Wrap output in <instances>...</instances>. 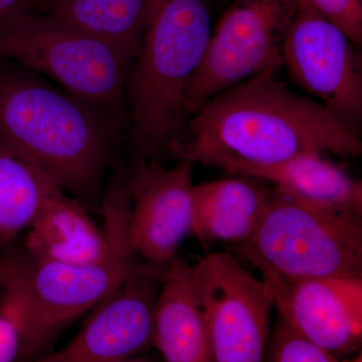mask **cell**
I'll list each match as a JSON object with an SVG mask.
<instances>
[{"label":"cell","mask_w":362,"mask_h":362,"mask_svg":"<svg viewBox=\"0 0 362 362\" xmlns=\"http://www.w3.org/2000/svg\"><path fill=\"white\" fill-rule=\"evenodd\" d=\"M192 266L175 257L162 273L154 346L168 362H213L204 317L195 298Z\"/></svg>","instance_id":"cell-15"},{"label":"cell","mask_w":362,"mask_h":362,"mask_svg":"<svg viewBox=\"0 0 362 362\" xmlns=\"http://www.w3.org/2000/svg\"><path fill=\"white\" fill-rule=\"evenodd\" d=\"M213 28L211 0H152L125 89L131 139L140 156L168 158L187 122L185 92Z\"/></svg>","instance_id":"cell-3"},{"label":"cell","mask_w":362,"mask_h":362,"mask_svg":"<svg viewBox=\"0 0 362 362\" xmlns=\"http://www.w3.org/2000/svg\"><path fill=\"white\" fill-rule=\"evenodd\" d=\"M264 361L333 362L339 361L321 349L296 326L278 314L273 332L269 338Z\"/></svg>","instance_id":"cell-20"},{"label":"cell","mask_w":362,"mask_h":362,"mask_svg":"<svg viewBox=\"0 0 362 362\" xmlns=\"http://www.w3.org/2000/svg\"><path fill=\"white\" fill-rule=\"evenodd\" d=\"M358 45L305 0H299L282 49V66L307 96L358 129L362 59Z\"/></svg>","instance_id":"cell-9"},{"label":"cell","mask_w":362,"mask_h":362,"mask_svg":"<svg viewBox=\"0 0 362 362\" xmlns=\"http://www.w3.org/2000/svg\"><path fill=\"white\" fill-rule=\"evenodd\" d=\"M176 162L168 168L161 160L140 156L128 173L131 243L143 262L161 273L192 233L194 163Z\"/></svg>","instance_id":"cell-11"},{"label":"cell","mask_w":362,"mask_h":362,"mask_svg":"<svg viewBox=\"0 0 362 362\" xmlns=\"http://www.w3.org/2000/svg\"><path fill=\"white\" fill-rule=\"evenodd\" d=\"M161 272L144 262L97 305L77 337L44 362H122L154 346Z\"/></svg>","instance_id":"cell-10"},{"label":"cell","mask_w":362,"mask_h":362,"mask_svg":"<svg viewBox=\"0 0 362 362\" xmlns=\"http://www.w3.org/2000/svg\"><path fill=\"white\" fill-rule=\"evenodd\" d=\"M273 307L338 361L361 352L362 276L286 280L262 274Z\"/></svg>","instance_id":"cell-12"},{"label":"cell","mask_w":362,"mask_h":362,"mask_svg":"<svg viewBox=\"0 0 362 362\" xmlns=\"http://www.w3.org/2000/svg\"><path fill=\"white\" fill-rule=\"evenodd\" d=\"M235 247L261 274L286 280L362 276V214L317 209L273 187L256 230Z\"/></svg>","instance_id":"cell-4"},{"label":"cell","mask_w":362,"mask_h":362,"mask_svg":"<svg viewBox=\"0 0 362 362\" xmlns=\"http://www.w3.org/2000/svg\"><path fill=\"white\" fill-rule=\"evenodd\" d=\"M299 0H232L213 28L201 66L185 92L188 118L221 90L282 68V49Z\"/></svg>","instance_id":"cell-7"},{"label":"cell","mask_w":362,"mask_h":362,"mask_svg":"<svg viewBox=\"0 0 362 362\" xmlns=\"http://www.w3.org/2000/svg\"><path fill=\"white\" fill-rule=\"evenodd\" d=\"M28 230L23 247L30 259L82 265L100 261L109 250L105 228L64 192L47 201Z\"/></svg>","instance_id":"cell-17"},{"label":"cell","mask_w":362,"mask_h":362,"mask_svg":"<svg viewBox=\"0 0 362 362\" xmlns=\"http://www.w3.org/2000/svg\"><path fill=\"white\" fill-rule=\"evenodd\" d=\"M42 0H0V30L9 23L33 11Z\"/></svg>","instance_id":"cell-22"},{"label":"cell","mask_w":362,"mask_h":362,"mask_svg":"<svg viewBox=\"0 0 362 362\" xmlns=\"http://www.w3.org/2000/svg\"><path fill=\"white\" fill-rule=\"evenodd\" d=\"M273 187L247 175L211 181L192 188V235L202 245L249 239L270 204Z\"/></svg>","instance_id":"cell-13"},{"label":"cell","mask_w":362,"mask_h":362,"mask_svg":"<svg viewBox=\"0 0 362 362\" xmlns=\"http://www.w3.org/2000/svg\"><path fill=\"white\" fill-rule=\"evenodd\" d=\"M65 192L32 162L0 148V251L28 230L49 199Z\"/></svg>","instance_id":"cell-18"},{"label":"cell","mask_w":362,"mask_h":362,"mask_svg":"<svg viewBox=\"0 0 362 362\" xmlns=\"http://www.w3.org/2000/svg\"><path fill=\"white\" fill-rule=\"evenodd\" d=\"M47 13L125 49L134 57L152 0H47Z\"/></svg>","instance_id":"cell-19"},{"label":"cell","mask_w":362,"mask_h":362,"mask_svg":"<svg viewBox=\"0 0 362 362\" xmlns=\"http://www.w3.org/2000/svg\"><path fill=\"white\" fill-rule=\"evenodd\" d=\"M128 173H114L104 199V228L109 250L94 263L71 265L30 259L33 294L49 337L115 291L143 259L129 235Z\"/></svg>","instance_id":"cell-6"},{"label":"cell","mask_w":362,"mask_h":362,"mask_svg":"<svg viewBox=\"0 0 362 362\" xmlns=\"http://www.w3.org/2000/svg\"><path fill=\"white\" fill-rule=\"evenodd\" d=\"M319 153H303L273 165L232 171L264 181L281 194L317 209L362 214L361 181Z\"/></svg>","instance_id":"cell-14"},{"label":"cell","mask_w":362,"mask_h":362,"mask_svg":"<svg viewBox=\"0 0 362 362\" xmlns=\"http://www.w3.org/2000/svg\"><path fill=\"white\" fill-rule=\"evenodd\" d=\"M337 25L358 47L362 45V0H305Z\"/></svg>","instance_id":"cell-21"},{"label":"cell","mask_w":362,"mask_h":362,"mask_svg":"<svg viewBox=\"0 0 362 362\" xmlns=\"http://www.w3.org/2000/svg\"><path fill=\"white\" fill-rule=\"evenodd\" d=\"M269 69L221 90L188 118L169 159L230 173L280 163L303 153L356 158L359 129L315 100L294 92Z\"/></svg>","instance_id":"cell-1"},{"label":"cell","mask_w":362,"mask_h":362,"mask_svg":"<svg viewBox=\"0 0 362 362\" xmlns=\"http://www.w3.org/2000/svg\"><path fill=\"white\" fill-rule=\"evenodd\" d=\"M0 58L18 62L74 96L122 114L133 54L54 14L30 11L2 28Z\"/></svg>","instance_id":"cell-5"},{"label":"cell","mask_w":362,"mask_h":362,"mask_svg":"<svg viewBox=\"0 0 362 362\" xmlns=\"http://www.w3.org/2000/svg\"><path fill=\"white\" fill-rule=\"evenodd\" d=\"M51 340L33 294L23 245L0 251V362L30 361Z\"/></svg>","instance_id":"cell-16"},{"label":"cell","mask_w":362,"mask_h":362,"mask_svg":"<svg viewBox=\"0 0 362 362\" xmlns=\"http://www.w3.org/2000/svg\"><path fill=\"white\" fill-rule=\"evenodd\" d=\"M121 117L28 71H0V148L39 166L78 197L96 192Z\"/></svg>","instance_id":"cell-2"},{"label":"cell","mask_w":362,"mask_h":362,"mask_svg":"<svg viewBox=\"0 0 362 362\" xmlns=\"http://www.w3.org/2000/svg\"><path fill=\"white\" fill-rule=\"evenodd\" d=\"M192 281L213 361H264L273 303L263 280L232 255L214 252L192 266Z\"/></svg>","instance_id":"cell-8"}]
</instances>
